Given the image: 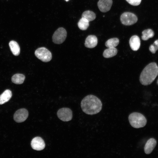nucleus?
Wrapping results in <instances>:
<instances>
[{
  "instance_id": "1",
  "label": "nucleus",
  "mask_w": 158,
  "mask_h": 158,
  "mask_svg": "<svg viewBox=\"0 0 158 158\" xmlns=\"http://www.w3.org/2000/svg\"><path fill=\"white\" fill-rule=\"evenodd\" d=\"M83 111L89 115H93L98 113L101 110L102 103L97 97L89 95L85 97L81 102Z\"/></svg>"
},
{
  "instance_id": "2",
  "label": "nucleus",
  "mask_w": 158,
  "mask_h": 158,
  "mask_svg": "<svg viewBox=\"0 0 158 158\" xmlns=\"http://www.w3.org/2000/svg\"><path fill=\"white\" fill-rule=\"evenodd\" d=\"M158 75V66L154 62L148 64L143 69L140 77L141 84L147 85L151 84Z\"/></svg>"
},
{
  "instance_id": "3",
  "label": "nucleus",
  "mask_w": 158,
  "mask_h": 158,
  "mask_svg": "<svg viewBox=\"0 0 158 158\" xmlns=\"http://www.w3.org/2000/svg\"><path fill=\"white\" fill-rule=\"evenodd\" d=\"M128 120L130 125L135 128L144 127L147 123V120L145 116L138 112H133L128 116Z\"/></svg>"
},
{
  "instance_id": "4",
  "label": "nucleus",
  "mask_w": 158,
  "mask_h": 158,
  "mask_svg": "<svg viewBox=\"0 0 158 158\" xmlns=\"http://www.w3.org/2000/svg\"><path fill=\"white\" fill-rule=\"evenodd\" d=\"M36 56L44 62L49 61L52 59L51 52L46 48L41 47L37 49L35 51Z\"/></svg>"
},
{
  "instance_id": "5",
  "label": "nucleus",
  "mask_w": 158,
  "mask_h": 158,
  "mask_svg": "<svg viewBox=\"0 0 158 158\" xmlns=\"http://www.w3.org/2000/svg\"><path fill=\"white\" fill-rule=\"evenodd\" d=\"M67 36V32L63 28H58L54 33L52 40L55 44H60L63 42Z\"/></svg>"
},
{
  "instance_id": "6",
  "label": "nucleus",
  "mask_w": 158,
  "mask_h": 158,
  "mask_svg": "<svg viewBox=\"0 0 158 158\" xmlns=\"http://www.w3.org/2000/svg\"><path fill=\"white\" fill-rule=\"evenodd\" d=\"M122 23L126 25H130L135 23L138 20L137 16L134 14L129 12L123 13L121 16Z\"/></svg>"
},
{
  "instance_id": "7",
  "label": "nucleus",
  "mask_w": 158,
  "mask_h": 158,
  "mask_svg": "<svg viewBox=\"0 0 158 158\" xmlns=\"http://www.w3.org/2000/svg\"><path fill=\"white\" fill-rule=\"evenodd\" d=\"M57 115L59 119L63 121H68L72 118V112L71 110L68 108H63L59 110Z\"/></svg>"
},
{
  "instance_id": "8",
  "label": "nucleus",
  "mask_w": 158,
  "mask_h": 158,
  "mask_svg": "<svg viewBox=\"0 0 158 158\" xmlns=\"http://www.w3.org/2000/svg\"><path fill=\"white\" fill-rule=\"evenodd\" d=\"M28 116V110L24 108L18 110L15 113L13 118L15 121L17 123H21L25 121Z\"/></svg>"
},
{
  "instance_id": "9",
  "label": "nucleus",
  "mask_w": 158,
  "mask_h": 158,
  "mask_svg": "<svg viewBox=\"0 0 158 158\" xmlns=\"http://www.w3.org/2000/svg\"><path fill=\"white\" fill-rule=\"evenodd\" d=\"M31 145L32 148L37 151L43 150L45 147V144L43 140L40 137H36L32 140Z\"/></svg>"
},
{
  "instance_id": "10",
  "label": "nucleus",
  "mask_w": 158,
  "mask_h": 158,
  "mask_svg": "<svg viewBox=\"0 0 158 158\" xmlns=\"http://www.w3.org/2000/svg\"><path fill=\"white\" fill-rule=\"evenodd\" d=\"M113 3L112 0H99L97 5L100 11L102 12H106L111 9Z\"/></svg>"
},
{
  "instance_id": "11",
  "label": "nucleus",
  "mask_w": 158,
  "mask_h": 158,
  "mask_svg": "<svg viewBox=\"0 0 158 158\" xmlns=\"http://www.w3.org/2000/svg\"><path fill=\"white\" fill-rule=\"evenodd\" d=\"M98 42L97 37L94 35H89L86 38L85 45V47L89 48H92L95 47Z\"/></svg>"
},
{
  "instance_id": "12",
  "label": "nucleus",
  "mask_w": 158,
  "mask_h": 158,
  "mask_svg": "<svg viewBox=\"0 0 158 158\" xmlns=\"http://www.w3.org/2000/svg\"><path fill=\"white\" fill-rule=\"evenodd\" d=\"M129 44L131 49L136 51L140 48V41L139 37L137 35L132 36L129 40Z\"/></svg>"
},
{
  "instance_id": "13",
  "label": "nucleus",
  "mask_w": 158,
  "mask_h": 158,
  "mask_svg": "<svg viewBox=\"0 0 158 158\" xmlns=\"http://www.w3.org/2000/svg\"><path fill=\"white\" fill-rule=\"evenodd\" d=\"M156 144V141L154 139L151 138L149 139L144 147L145 153L147 154H150L155 147Z\"/></svg>"
},
{
  "instance_id": "14",
  "label": "nucleus",
  "mask_w": 158,
  "mask_h": 158,
  "mask_svg": "<svg viewBox=\"0 0 158 158\" xmlns=\"http://www.w3.org/2000/svg\"><path fill=\"white\" fill-rule=\"evenodd\" d=\"M12 96L11 91L9 90H6L0 95V104H2L8 102Z\"/></svg>"
},
{
  "instance_id": "15",
  "label": "nucleus",
  "mask_w": 158,
  "mask_h": 158,
  "mask_svg": "<svg viewBox=\"0 0 158 158\" xmlns=\"http://www.w3.org/2000/svg\"><path fill=\"white\" fill-rule=\"evenodd\" d=\"M9 45L13 54L16 56L18 55L20 53V49L18 44L16 42L12 40L9 42Z\"/></svg>"
},
{
  "instance_id": "16",
  "label": "nucleus",
  "mask_w": 158,
  "mask_h": 158,
  "mask_svg": "<svg viewBox=\"0 0 158 158\" xmlns=\"http://www.w3.org/2000/svg\"><path fill=\"white\" fill-rule=\"evenodd\" d=\"M117 53V50L115 47L108 48L104 50L103 55L104 58H108L115 56Z\"/></svg>"
},
{
  "instance_id": "17",
  "label": "nucleus",
  "mask_w": 158,
  "mask_h": 158,
  "mask_svg": "<svg viewBox=\"0 0 158 158\" xmlns=\"http://www.w3.org/2000/svg\"><path fill=\"white\" fill-rule=\"evenodd\" d=\"M25 79V76L21 74H16L13 75L11 78L12 81L17 84H22Z\"/></svg>"
},
{
  "instance_id": "18",
  "label": "nucleus",
  "mask_w": 158,
  "mask_h": 158,
  "mask_svg": "<svg viewBox=\"0 0 158 158\" xmlns=\"http://www.w3.org/2000/svg\"><path fill=\"white\" fill-rule=\"evenodd\" d=\"M82 17L89 22L94 20L96 18V16L93 12L88 10L84 11L83 13Z\"/></svg>"
},
{
  "instance_id": "19",
  "label": "nucleus",
  "mask_w": 158,
  "mask_h": 158,
  "mask_svg": "<svg viewBox=\"0 0 158 158\" xmlns=\"http://www.w3.org/2000/svg\"><path fill=\"white\" fill-rule=\"evenodd\" d=\"M142 39L143 40H147L154 35V31L151 29H147L143 31L142 32Z\"/></svg>"
},
{
  "instance_id": "20",
  "label": "nucleus",
  "mask_w": 158,
  "mask_h": 158,
  "mask_svg": "<svg viewBox=\"0 0 158 158\" xmlns=\"http://www.w3.org/2000/svg\"><path fill=\"white\" fill-rule=\"evenodd\" d=\"M119 43V40L117 38L110 39L107 40L105 45L108 48H114L116 47Z\"/></svg>"
},
{
  "instance_id": "21",
  "label": "nucleus",
  "mask_w": 158,
  "mask_h": 158,
  "mask_svg": "<svg viewBox=\"0 0 158 158\" xmlns=\"http://www.w3.org/2000/svg\"><path fill=\"white\" fill-rule=\"evenodd\" d=\"M78 25L80 29L82 30H85L89 26V22L82 18L78 21Z\"/></svg>"
},
{
  "instance_id": "22",
  "label": "nucleus",
  "mask_w": 158,
  "mask_h": 158,
  "mask_svg": "<svg viewBox=\"0 0 158 158\" xmlns=\"http://www.w3.org/2000/svg\"><path fill=\"white\" fill-rule=\"evenodd\" d=\"M150 51L152 53H155L158 49V40H155L152 44L149 47Z\"/></svg>"
},
{
  "instance_id": "23",
  "label": "nucleus",
  "mask_w": 158,
  "mask_h": 158,
  "mask_svg": "<svg viewBox=\"0 0 158 158\" xmlns=\"http://www.w3.org/2000/svg\"><path fill=\"white\" fill-rule=\"evenodd\" d=\"M129 4L134 6L139 5L141 1V0H126Z\"/></svg>"
},
{
  "instance_id": "24",
  "label": "nucleus",
  "mask_w": 158,
  "mask_h": 158,
  "mask_svg": "<svg viewBox=\"0 0 158 158\" xmlns=\"http://www.w3.org/2000/svg\"><path fill=\"white\" fill-rule=\"evenodd\" d=\"M66 0V1H69V0Z\"/></svg>"
}]
</instances>
